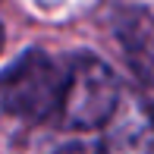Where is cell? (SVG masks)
Returning a JSON list of instances; mask_svg holds the SVG:
<instances>
[{"label": "cell", "instance_id": "obj_5", "mask_svg": "<svg viewBox=\"0 0 154 154\" xmlns=\"http://www.w3.org/2000/svg\"><path fill=\"white\" fill-rule=\"evenodd\" d=\"M54 154H97V148H88V145H66V148H60Z\"/></svg>", "mask_w": 154, "mask_h": 154}, {"label": "cell", "instance_id": "obj_3", "mask_svg": "<svg viewBox=\"0 0 154 154\" xmlns=\"http://www.w3.org/2000/svg\"><path fill=\"white\" fill-rule=\"evenodd\" d=\"M101 129L97 154H154V104L135 88H123Z\"/></svg>", "mask_w": 154, "mask_h": 154}, {"label": "cell", "instance_id": "obj_1", "mask_svg": "<svg viewBox=\"0 0 154 154\" xmlns=\"http://www.w3.org/2000/svg\"><path fill=\"white\" fill-rule=\"evenodd\" d=\"M69 60L47 51H25L0 72V110L22 123H47L60 113Z\"/></svg>", "mask_w": 154, "mask_h": 154}, {"label": "cell", "instance_id": "obj_4", "mask_svg": "<svg viewBox=\"0 0 154 154\" xmlns=\"http://www.w3.org/2000/svg\"><path fill=\"white\" fill-rule=\"evenodd\" d=\"M116 41L132 75L142 85L154 88V13L129 6L116 16Z\"/></svg>", "mask_w": 154, "mask_h": 154}, {"label": "cell", "instance_id": "obj_6", "mask_svg": "<svg viewBox=\"0 0 154 154\" xmlns=\"http://www.w3.org/2000/svg\"><path fill=\"white\" fill-rule=\"evenodd\" d=\"M0 51H3V25H0Z\"/></svg>", "mask_w": 154, "mask_h": 154}, {"label": "cell", "instance_id": "obj_2", "mask_svg": "<svg viewBox=\"0 0 154 154\" xmlns=\"http://www.w3.org/2000/svg\"><path fill=\"white\" fill-rule=\"evenodd\" d=\"M120 79L104 60L91 57V54H79L69 60V79L66 91H63V104L57 120L66 129H101L107 116L113 113L116 101H120Z\"/></svg>", "mask_w": 154, "mask_h": 154}]
</instances>
